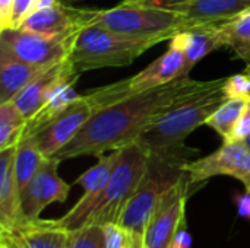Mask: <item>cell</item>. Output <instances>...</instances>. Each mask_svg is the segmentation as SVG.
I'll list each match as a JSON object with an SVG mask.
<instances>
[{
	"mask_svg": "<svg viewBox=\"0 0 250 248\" xmlns=\"http://www.w3.org/2000/svg\"><path fill=\"white\" fill-rule=\"evenodd\" d=\"M217 80H196L183 76L160 88L105 107L97 111L79 134L54 158L66 161L79 156H100L138 142L163 115L209 89Z\"/></svg>",
	"mask_w": 250,
	"mask_h": 248,
	"instance_id": "6da1fadb",
	"label": "cell"
},
{
	"mask_svg": "<svg viewBox=\"0 0 250 248\" xmlns=\"http://www.w3.org/2000/svg\"><path fill=\"white\" fill-rule=\"evenodd\" d=\"M192 153L196 151L185 145L170 151H151L145 175L117 222L130 237H144L163 196L185 174L183 164Z\"/></svg>",
	"mask_w": 250,
	"mask_h": 248,
	"instance_id": "7a4b0ae2",
	"label": "cell"
},
{
	"mask_svg": "<svg viewBox=\"0 0 250 248\" xmlns=\"http://www.w3.org/2000/svg\"><path fill=\"white\" fill-rule=\"evenodd\" d=\"M154 45H157L155 41L135 39L91 23L76 35L69 63L76 75L105 67H123L132 64Z\"/></svg>",
	"mask_w": 250,
	"mask_h": 248,
	"instance_id": "3957f363",
	"label": "cell"
},
{
	"mask_svg": "<svg viewBox=\"0 0 250 248\" xmlns=\"http://www.w3.org/2000/svg\"><path fill=\"white\" fill-rule=\"evenodd\" d=\"M226 79H218L209 89L163 115L139 137V142L149 151H170L183 146L185 139L199 126L207 124L212 113L229 99L224 92Z\"/></svg>",
	"mask_w": 250,
	"mask_h": 248,
	"instance_id": "277c9868",
	"label": "cell"
},
{
	"mask_svg": "<svg viewBox=\"0 0 250 248\" xmlns=\"http://www.w3.org/2000/svg\"><path fill=\"white\" fill-rule=\"evenodd\" d=\"M189 72L190 70L188 69L183 47L174 37L170 39L168 50L145 69H142L139 73L100 88H94L85 92V95L88 96L97 113L126 98L160 88L179 77L189 76Z\"/></svg>",
	"mask_w": 250,
	"mask_h": 248,
	"instance_id": "5b68a950",
	"label": "cell"
},
{
	"mask_svg": "<svg viewBox=\"0 0 250 248\" xmlns=\"http://www.w3.org/2000/svg\"><path fill=\"white\" fill-rule=\"evenodd\" d=\"M94 23L135 39L155 41L157 44L170 41L188 28V20L180 12L126 1L98 10Z\"/></svg>",
	"mask_w": 250,
	"mask_h": 248,
	"instance_id": "8992f818",
	"label": "cell"
},
{
	"mask_svg": "<svg viewBox=\"0 0 250 248\" xmlns=\"http://www.w3.org/2000/svg\"><path fill=\"white\" fill-rule=\"evenodd\" d=\"M149 156L151 151L139 140L120 148V155L111 172L110 181L83 225L104 227L107 224L119 222L125 206L145 175Z\"/></svg>",
	"mask_w": 250,
	"mask_h": 248,
	"instance_id": "52a82bcc",
	"label": "cell"
},
{
	"mask_svg": "<svg viewBox=\"0 0 250 248\" xmlns=\"http://www.w3.org/2000/svg\"><path fill=\"white\" fill-rule=\"evenodd\" d=\"M79 32L45 35L23 28H6L0 31V48L25 63L50 66L69 57Z\"/></svg>",
	"mask_w": 250,
	"mask_h": 248,
	"instance_id": "ba28073f",
	"label": "cell"
},
{
	"mask_svg": "<svg viewBox=\"0 0 250 248\" xmlns=\"http://www.w3.org/2000/svg\"><path fill=\"white\" fill-rule=\"evenodd\" d=\"M183 171L192 187L212 177L229 175L239 180L250 194V148L245 140L223 142L215 152L195 161H186Z\"/></svg>",
	"mask_w": 250,
	"mask_h": 248,
	"instance_id": "9c48e42d",
	"label": "cell"
},
{
	"mask_svg": "<svg viewBox=\"0 0 250 248\" xmlns=\"http://www.w3.org/2000/svg\"><path fill=\"white\" fill-rule=\"evenodd\" d=\"M188 175L183 174L163 196L142 237L145 248H176L185 227V209L189 197Z\"/></svg>",
	"mask_w": 250,
	"mask_h": 248,
	"instance_id": "30bf717a",
	"label": "cell"
},
{
	"mask_svg": "<svg viewBox=\"0 0 250 248\" xmlns=\"http://www.w3.org/2000/svg\"><path fill=\"white\" fill-rule=\"evenodd\" d=\"M94 114L95 110L88 96L85 94L78 95V98L62 114L26 136L32 137L45 158H51L79 134Z\"/></svg>",
	"mask_w": 250,
	"mask_h": 248,
	"instance_id": "8fae6325",
	"label": "cell"
},
{
	"mask_svg": "<svg viewBox=\"0 0 250 248\" xmlns=\"http://www.w3.org/2000/svg\"><path fill=\"white\" fill-rule=\"evenodd\" d=\"M119 155H120V149H116V151H111L110 153H103L97 156L98 162L76 178L75 183L83 189V196L76 202V205L64 216L56 219L59 225H62L67 231H72V229L81 228L86 222V219L95 209L97 203L100 202L110 181V177L119 159Z\"/></svg>",
	"mask_w": 250,
	"mask_h": 248,
	"instance_id": "7c38bea8",
	"label": "cell"
},
{
	"mask_svg": "<svg viewBox=\"0 0 250 248\" xmlns=\"http://www.w3.org/2000/svg\"><path fill=\"white\" fill-rule=\"evenodd\" d=\"M57 158H45L37 174L21 194V212L23 222L40 219L41 212L51 203H63L67 199L70 186L59 175Z\"/></svg>",
	"mask_w": 250,
	"mask_h": 248,
	"instance_id": "4fadbf2b",
	"label": "cell"
},
{
	"mask_svg": "<svg viewBox=\"0 0 250 248\" xmlns=\"http://www.w3.org/2000/svg\"><path fill=\"white\" fill-rule=\"evenodd\" d=\"M98 9H82L62 1L54 6L37 9L19 28L45 35H67L82 31L95 22Z\"/></svg>",
	"mask_w": 250,
	"mask_h": 248,
	"instance_id": "5bb4252c",
	"label": "cell"
},
{
	"mask_svg": "<svg viewBox=\"0 0 250 248\" xmlns=\"http://www.w3.org/2000/svg\"><path fill=\"white\" fill-rule=\"evenodd\" d=\"M69 231L54 221L37 219L0 228V244L7 248H67Z\"/></svg>",
	"mask_w": 250,
	"mask_h": 248,
	"instance_id": "9a60e30c",
	"label": "cell"
},
{
	"mask_svg": "<svg viewBox=\"0 0 250 248\" xmlns=\"http://www.w3.org/2000/svg\"><path fill=\"white\" fill-rule=\"evenodd\" d=\"M69 57L63 61L54 63L37 75L13 99L12 102L22 111V114L29 120L45 102L48 95L67 77L75 76ZM81 76V75H79Z\"/></svg>",
	"mask_w": 250,
	"mask_h": 248,
	"instance_id": "2e32d148",
	"label": "cell"
},
{
	"mask_svg": "<svg viewBox=\"0 0 250 248\" xmlns=\"http://www.w3.org/2000/svg\"><path fill=\"white\" fill-rule=\"evenodd\" d=\"M16 146L0 151V228L23 222L21 212V191L15 174Z\"/></svg>",
	"mask_w": 250,
	"mask_h": 248,
	"instance_id": "e0dca14e",
	"label": "cell"
},
{
	"mask_svg": "<svg viewBox=\"0 0 250 248\" xmlns=\"http://www.w3.org/2000/svg\"><path fill=\"white\" fill-rule=\"evenodd\" d=\"M250 9V0H190L173 10L180 12L188 28L196 23H223Z\"/></svg>",
	"mask_w": 250,
	"mask_h": 248,
	"instance_id": "ac0fdd59",
	"label": "cell"
},
{
	"mask_svg": "<svg viewBox=\"0 0 250 248\" xmlns=\"http://www.w3.org/2000/svg\"><path fill=\"white\" fill-rule=\"evenodd\" d=\"M47 67L48 66L25 63L0 48V104L12 101L37 75Z\"/></svg>",
	"mask_w": 250,
	"mask_h": 248,
	"instance_id": "d6986e66",
	"label": "cell"
},
{
	"mask_svg": "<svg viewBox=\"0 0 250 248\" xmlns=\"http://www.w3.org/2000/svg\"><path fill=\"white\" fill-rule=\"evenodd\" d=\"M183 47L188 69L192 70L209 53L223 47L220 38V23H196L176 35Z\"/></svg>",
	"mask_w": 250,
	"mask_h": 248,
	"instance_id": "ffe728a7",
	"label": "cell"
},
{
	"mask_svg": "<svg viewBox=\"0 0 250 248\" xmlns=\"http://www.w3.org/2000/svg\"><path fill=\"white\" fill-rule=\"evenodd\" d=\"M78 79H79V75L67 77L48 95V98L41 105V108L28 120L23 136L34 133L37 129H40L41 126H44L45 123H48L50 120H53L54 117L62 114L78 98V94L73 89Z\"/></svg>",
	"mask_w": 250,
	"mask_h": 248,
	"instance_id": "44dd1931",
	"label": "cell"
},
{
	"mask_svg": "<svg viewBox=\"0 0 250 248\" xmlns=\"http://www.w3.org/2000/svg\"><path fill=\"white\" fill-rule=\"evenodd\" d=\"M220 38L223 47L231 48L239 58L250 63V9L220 23Z\"/></svg>",
	"mask_w": 250,
	"mask_h": 248,
	"instance_id": "7402d4cb",
	"label": "cell"
},
{
	"mask_svg": "<svg viewBox=\"0 0 250 248\" xmlns=\"http://www.w3.org/2000/svg\"><path fill=\"white\" fill-rule=\"evenodd\" d=\"M44 159L45 156L42 155L37 143L32 140V137L23 136L19 140L15 153V174L21 194L28 186V183L32 180V177L37 174Z\"/></svg>",
	"mask_w": 250,
	"mask_h": 248,
	"instance_id": "603a6c76",
	"label": "cell"
},
{
	"mask_svg": "<svg viewBox=\"0 0 250 248\" xmlns=\"http://www.w3.org/2000/svg\"><path fill=\"white\" fill-rule=\"evenodd\" d=\"M28 118L12 102L0 104V151L16 146L22 139Z\"/></svg>",
	"mask_w": 250,
	"mask_h": 248,
	"instance_id": "cb8c5ba5",
	"label": "cell"
},
{
	"mask_svg": "<svg viewBox=\"0 0 250 248\" xmlns=\"http://www.w3.org/2000/svg\"><path fill=\"white\" fill-rule=\"evenodd\" d=\"M246 101L248 99H243V98H229L224 104H221L212 113V115L207 121V126H209L212 130H215V133L224 142L231 140L233 132H234L237 121L242 115Z\"/></svg>",
	"mask_w": 250,
	"mask_h": 248,
	"instance_id": "d4e9b609",
	"label": "cell"
},
{
	"mask_svg": "<svg viewBox=\"0 0 250 248\" xmlns=\"http://www.w3.org/2000/svg\"><path fill=\"white\" fill-rule=\"evenodd\" d=\"M67 248H107L104 227L83 225L69 231Z\"/></svg>",
	"mask_w": 250,
	"mask_h": 248,
	"instance_id": "484cf974",
	"label": "cell"
},
{
	"mask_svg": "<svg viewBox=\"0 0 250 248\" xmlns=\"http://www.w3.org/2000/svg\"><path fill=\"white\" fill-rule=\"evenodd\" d=\"M224 92L229 98H250V77L245 73H237L226 79Z\"/></svg>",
	"mask_w": 250,
	"mask_h": 248,
	"instance_id": "4316f807",
	"label": "cell"
},
{
	"mask_svg": "<svg viewBox=\"0 0 250 248\" xmlns=\"http://www.w3.org/2000/svg\"><path fill=\"white\" fill-rule=\"evenodd\" d=\"M37 10V0H13L10 28H19L22 22Z\"/></svg>",
	"mask_w": 250,
	"mask_h": 248,
	"instance_id": "83f0119b",
	"label": "cell"
},
{
	"mask_svg": "<svg viewBox=\"0 0 250 248\" xmlns=\"http://www.w3.org/2000/svg\"><path fill=\"white\" fill-rule=\"evenodd\" d=\"M250 136V98L242 111V115L237 121V126L233 132L231 140H246ZM230 142V140H229Z\"/></svg>",
	"mask_w": 250,
	"mask_h": 248,
	"instance_id": "f1b7e54d",
	"label": "cell"
},
{
	"mask_svg": "<svg viewBox=\"0 0 250 248\" xmlns=\"http://www.w3.org/2000/svg\"><path fill=\"white\" fill-rule=\"evenodd\" d=\"M126 3H135V4H142V6H149V7H157V9H170L173 10L174 7L188 3L190 0H123Z\"/></svg>",
	"mask_w": 250,
	"mask_h": 248,
	"instance_id": "f546056e",
	"label": "cell"
},
{
	"mask_svg": "<svg viewBox=\"0 0 250 248\" xmlns=\"http://www.w3.org/2000/svg\"><path fill=\"white\" fill-rule=\"evenodd\" d=\"M13 0H0V31L10 28Z\"/></svg>",
	"mask_w": 250,
	"mask_h": 248,
	"instance_id": "4dcf8cb0",
	"label": "cell"
},
{
	"mask_svg": "<svg viewBox=\"0 0 250 248\" xmlns=\"http://www.w3.org/2000/svg\"><path fill=\"white\" fill-rule=\"evenodd\" d=\"M56 3H59V0H37V9L50 7V6H54Z\"/></svg>",
	"mask_w": 250,
	"mask_h": 248,
	"instance_id": "1f68e13d",
	"label": "cell"
},
{
	"mask_svg": "<svg viewBox=\"0 0 250 248\" xmlns=\"http://www.w3.org/2000/svg\"><path fill=\"white\" fill-rule=\"evenodd\" d=\"M130 246L132 248H145L144 247V243H142V237H130Z\"/></svg>",
	"mask_w": 250,
	"mask_h": 248,
	"instance_id": "d6a6232c",
	"label": "cell"
},
{
	"mask_svg": "<svg viewBox=\"0 0 250 248\" xmlns=\"http://www.w3.org/2000/svg\"><path fill=\"white\" fill-rule=\"evenodd\" d=\"M59 1H62V3H64V4H75V3L82 1V0H59Z\"/></svg>",
	"mask_w": 250,
	"mask_h": 248,
	"instance_id": "836d02e7",
	"label": "cell"
},
{
	"mask_svg": "<svg viewBox=\"0 0 250 248\" xmlns=\"http://www.w3.org/2000/svg\"><path fill=\"white\" fill-rule=\"evenodd\" d=\"M243 72H245V73H246V75L250 77V63H248V66H246V69H245Z\"/></svg>",
	"mask_w": 250,
	"mask_h": 248,
	"instance_id": "e575fe53",
	"label": "cell"
},
{
	"mask_svg": "<svg viewBox=\"0 0 250 248\" xmlns=\"http://www.w3.org/2000/svg\"><path fill=\"white\" fill-rule=\"evenodd\" d=\"M245 142L248 143V146H249V148H250V136H249V137H248V139H246V140H245Z\"/></svg>",
	"mask_w": 250,
	"mask_h": 248,
	"instance_id": "d590c367",
	"label": "cell"
},
{
	"mask_svg": "<svg viewBox=\"0 0 250 248\" xmlns=\"http://www.w3.org/2000/svg\"><path fill=\"white\" fill-rule=\"evenodd\" d=\"M126 248H132V246H130V238H129V244H127V247Z\"/></svg>",
	"mask_w": 250,
	"mask_h": 248,
	"instance_id": "8d00e7d4",
	"label": "cell"
},
{
	"mask_svg": "<svg viewBox=\"0 0 250 248\" xmlns=\"http://www.w3.org/2000/svg\"><path fill=\"white\" fill-rule=\"evenodd\" d=\"M0 248H7L6 246H3V244H0Z\"/></svg>",
	"mask_w": 250,
	"mask_h": 248,
	"instance_id": "74e56055",
	"label": "cell"
}]
</instances>
